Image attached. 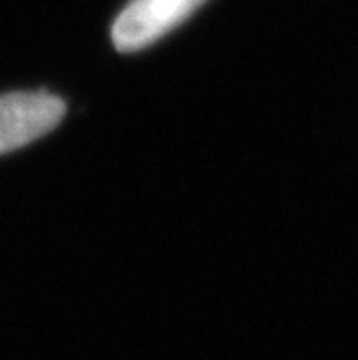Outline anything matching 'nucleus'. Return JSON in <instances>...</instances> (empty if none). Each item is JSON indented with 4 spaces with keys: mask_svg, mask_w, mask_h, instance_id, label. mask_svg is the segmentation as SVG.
Returning <instances> with one entry per match:
<instances>
[{
    "mask_svg": "<svg viewBox=\"0 0 358 360\" xmlns=\"http://www.w3.org/2000/svg\"><path fill=\"white\" fill-rule=\"evenodd\" d=\"M203 3L205 0H129L113 24V44L119 52L149 48Z\"/></svg>",
    "mask_w": 358,
    "mask_h": 360,
    "instance_id": "obj_2",
    "label": "nucleus"
},
{
    "mask_svg": "<svg viewBox=\"0 0 358 360\" xmlns=\"http://www.w3.org/2000/svg\"><path fill=\"white\" fill-rule=\"evenodd\" d=\"M65 112V102L48 91H13L0 95V155L50 134Z\"/></svg>",
    "mask_w": 358,
    "mask_h": 360,
    "instance_id": "obj_1",
    "label": "nucleus"
}]
</instances>
